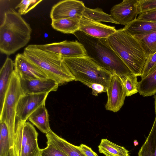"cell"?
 <instances>
[{
    "instance_id": "obj_1",
    "label": "cell",
    "mask_w": 156,
    "mask_h": 156,
    "mask_svg": "<svg viewBox=\"0 0 156 156\" xmlns=\"http://www.w3.org/2000/svg\"><path fill=\"white\" fill-rule=\"evenodd\" d=\"M88 56L101 67L121 78L133 74L109 44L107 38H98L78 30L74 34Z\"/></svg>"
},
{
    "instance_id": "obj_27",
    "label": "cell",
    "mask_w": 156,
    "mask_h": 156,
    "mask_svg": "<svg viewBox=\"0 0 156 156\" xmlns=\"http://www.w3.org/2000/svg\"><path fill=\"white\" fill-rule=\"evenodd\" d=\"M137 76L133 74L126 76L122 79L125 87L126 96H131L138 92Z\"/></svg>"
},
{
    "instance_id": "obj_2",
    "label": "cell",
    "mask_w": 156,
    "mask_h": 156,
    "mask_svg": "<svg viewBox=\"0 0 156 156\" xmlns=\"http://www.w3.org/2000/svg\"><path fill=\"white\" fill-rule=\"evenodd\" d=\"M107 40L132 72L140 76L148 58L146 49L140 41L123 28L117 30Z\"/></svg>"
},
{
    "instance_id": "obj_22",
    "label": "cell",
    "mask_w": 156,
    "mask_h": 156,
    "mask_svg": "<svg viewBox=\"0 0 156 156\" xmlns=\"http://www.w3.org/2000/svg\"><path fill=\"white\" fill-rule=\"evenodd\" d=\"M138 92L144 97L156 94V69L138 82Z\"/></svg>"
},
{
    "instance_id": "obj_12",
    "label": "cell",
    "mask_w": 156,
    "mask_h": 156,
    "mask_svg": "<svg viewBox=\"0 0 156 156\" xmlns=\"http://www.w3.org/2000/svg\"><path fill=\"white\" fill-rule=\"evenodd\" d=\"M14 71L20 80H32L48 78L37 66L29 61L23 54L19 53L15 58Z\"/></svg>"
},
{
    "instance_id": "obj_3",
    "label": "cell",
    "mask_w": 156,
    "mask_h": 156,
    "mask_svg": "<svg viewBox=\"0 0 156 156\" xmlns=\"http://www.w3.org/2000/svg\"><path fill=\"white\" fill-rule=\"evenodd\" d=\"M32 29L21 15L13 9L5 11L0 27V51L7 55L13 54L28 43Z\"/></svg>"
},
{
    "instance_id": "obj_30",
    "label": "cell",
    "mask_w": 156,
    "mask_h": 156,
    "mask_svg": "<svg viewBox=\"0 0 156 156\" xmlns=\"http://www.w3.org/2000/svg\"><path fill=\"white\" fill-rule=\"evenodd\" d=\"M156 69V52L148 56L140 76L142 79Z\"/></svg>"
},
{
    "instance_id": "obj_16",
    "label": "cell",
    "mask_w": 156,
    "mask_h": 156,
    "mask_svg": "<svg viewBox=\"0 0 156 156\" xmlns=\"http://www.w3.org/2000/svg\"><path fill=\"white\" fill-rule=\"evenodd\" d=\"M14 63L7 57L0 71V112H1L6 92L14 71Z\"/></svg>"
},
{
    "instance_id": "obj_6",
    "label": "cell",
    "mask_w": 156,
    "mask_h": 156,
    "mask_svg": "<svg viewBox=\"0 0 156 156\" xmlns=\"http://www.w3.org/2000/svg\"><path fill=\"white\" fill-rule=\"evenodd\" d=\"M23 94L19 78L14 71L0 112V121L6 123L9 133L12 136L15 135L17 132L16 108L20 98Z\"/></svg>"
},
{
    "instance_id": "obj_23",
    "label": "cell",
    "mask_w": 156,
    "mask_h": 156,
    "mask_svg": "<svg viewBox=\"0 0 156 156\" xmlns=\"http://www.w3.org/2000/svg\"><path fill=\"white\" fill-rule=\"evenodd\" d=\"M138 156H156V116L150 133L139 151Z\"/></svg>"
},
{
    "instance_id": "obj_29",
    "label": "cell",
    "mask_w": 156,
    "mask_h": 156,
    "mask_svg": "<svg viewBox=\"0 0 156 156\" xmlns=\"http://www.w3.org/2000/svg\"><path fill=\"white\" fill-rule=\"evenodd\" d=\"M47 146L41 149L39 156H68L54 145L48 141Z\"/></svg>"
},
{
    "instance_id": "obj_11",
    "label": "cell",
    "mask_w": 156,
    "mask_h": 156,
    "mask_svg": "<svg viewBox=\"0 0 156 156\" xmlns=\"http://www.w3.org/2000/svg\"><path fill=\"white\" fill-rule=\"evenodd\" d=\"M85 7L81 1H61L52 7L50 17L52 20L63 18H80L83 16Z\"/></svg>"
},
{
    "instance_id": "obj_10",
    "label": "cell",
    "mask_w": 156,
    "mask_h": 156,
    "mask_svg": "<svg viewBox=\"0 0 156 156\" xmlns=\"http://www.w3.org/2000/svg\"><path fill=\"white\" fill-rule=\"evenodd\" d=\"M140 13L138 0H124L110 10L111 16L118 24L125 26L136 19Z\"/></svg>"
},
{
    "instance_id": "obj_28",
    "label": "cell",
    "mask_w": 156,
    "mask_h": 156,
    "mask_svg": "<svg viewBox=\"0 0 156 156\" xmlns=\"http://www.w3.org/2000/svg\"><path fill=\"white\" fill-rule=\"evenodd\" d=\"M42 0H23L16 7L21 15H25L36 7Z\"/></svg>"
},
{
    "instance_id": "obj_15",
    "label": "cell",
    "mask_w": 156,
    "mask_h": 156,
    "mask_svg": "<svg viewBox=\"0 0 156 156\" xmlns=\"http://www.w3.org/2000/svg\"><path fill=\"white\" fill-rule=\"evenodd\" d=\"M20 80L24 94L49 93L57 90L59 86L55 81L49 78L32 80Z\"/></svg>"
},
{
    "instance_id": "obj_21",
    "label": "cell",
    "mask_w": 156,
    "mask_h": 156,
    "mask_svg": "<svg viewBox=\"0 0 156 156\" xmlns=\"http://www.w3.org/2000/svg\"><path fill=\"white\" fill-rule=\"evenodd\" d=\"M99 152L106 156H129L128 151L123 147L103 139L98 146Z\"/></svg>"
},
{
    "instance_id": "obj_33",
    "label": "cell",
    "mask_w": 156,
    "mask_h": 156,
    "mask_svg": "<svg viewBox=\"0 0 156 156\" xmlns=\"http://www.w3.org/2000/svg\"><path fill=\"white\" fill-rule=\"evenodd\" d=\"M92 89V94L95 96H97L98 94L103 92H106L107 88L103 85L95 84L92 85L90 87Z\"/></svg>"
},
{
    "instance_id": "obj_18",
    "label": "cell",
    "mask_w": 156,
    "mask_h": 156,
    "mask_svg": "<svg viewBox=\"0 0 156 156\" xmlns=\"http://www.w3.org/2000/svg\"><path fill=\"white\" fill-rule=\"evenodd\" d=\"M28 119L45 134L52 130L50 126L49 115L45 107V103L34 112L29 116Z\"/></svg>"
},
{
    "instance_id": "obj_4",
    "label": "cell",
    "mask_w": 156,
    "mask_h": 156,
    "mask_svg": "<svg viewBox=\"0 0 156 156\" xmlns=\"http://www.w3.org/2000/svg\"><path fill=\"white\" fill-rule=\"evenodd\" d=\"M23 54L59 86L75 80L61 55L38 48L34 44L28 45Z\"/></svg>"
},
{
    "instance_id": "obj_5",
    "label": "cell",
    "mask_w": 156,
    "mask_h": 156,
    "mask_svg": "<svg viewBox=\"0 0 156 156\" xmlns=\"http://www.w3.org/2000/svg\"><path fill=\"white\" fill-rule=\"evenodd\" d=\"M63 60L75 80L89 87L94 84H101L107 89L112 73L100 67L90 57H63Z\"/></svg>"
},
{
    "instance_id": "obj_32",
    "label": "cell",
    "mask_w": 156,
    "mask_h": 156,
    "mask_svg": "<svg viewBox=\"0 0 156 156\" xmlns=\"http://www.w3.org/2000/svg\"><path fill=\"white\" fill-rule=\"evenodd\" d=\"M137 19L147 21L156 22V9L140 13Z\"/></svg>"
},
{
    "instance_id": "obj_31",
    "label": "cell",
    "mask_w": 156,
    "mask_h": 156,
    "mask_svg": "<svg viewBox=\"0 0 156 156\" xmlns=\"http://www.w3.org/2000/svg\"><path fill=\"white\" fill-rule=\"evenodd\" d=\"M140 13L156 9V0H138Z\"/></svg>"
},
{
    "instance_id": "obj_8",
    "label": "cell",
    "mask_w": 156,
    "mask_h": 156,
    "mask_svg": "<svg viewBox=\"0 0 156 156\" xmlns=\"http://www.w3.org/2000/svg\"><path fill=\"white\" fill-rule=\"evenodd\" d=\"M49 93L26 94L22 95L16 106V120L25 122L30 115L45 102Z\"/></svg>"
},
{
    "instance_id": "obj_7",
    "label": "cell",
    "mask_w": 156,
    "mask_h": 156,
    "mask_svg": "<svg viewBox=\"0 0 156 156\" xmlns=\"http://www.w3.org/2000/svg\"><path fill=\"white\" fill-rule=\"evenodd\" d=\"M37 48L56 53L63 58L88 56L83 45L79 41H65L45 44H34Z\"/></svg>"
},
{
    "instance_id": "obj_13",
    "label": "cell",
    "mask_w": 156,
    "mask_h": 156,
    "mask_svg": "<svg viewBox=\"0 0 156 156\" xmlns=\"http://www.w3.org/2000/svg\"><path fill=\"white\" fill-rule=\"evenodd\" d=\"M38 133L34 126L26 122L23 128L20 156H39L41 149L38 144Z\"/></svg>"
},
{
    "instance_id": "obj_25",
    "label": "cell",
    "mask_w": 156,
    "mask_h": 156,
    "mask_svg": "<svg viewBox=\"0 0 156 156\" xmlns=\"http://www.w3.org/2000/svg\"><path fill=\"white\" fill-rule=\"evenodd\" d=\"M0 156H10L8 130L6 123L0 121Z\"/></svg>"
},
{
    "instance_id": "obj_24",
    "label": "cell",
    "mask_w": 156,
    "mask_h": 156,
    "mask_svg": "<svg viewBox=\"0 0 156 156\" xmlns=\"http://www.w3.org/2000/svg\"><path fill=\"white\" fill-rule=\"evenodd\" d=\"M82 16L98 22H105L118 24L110 15L104 12L102 9L98 7L91 9L86 7Z\"/></svg>"
},
{
    "instance_id": "obj_17",
    "label": "cell",
    "mask_w": 156,
    "mask_h": 156,
    "mask_svg": "<svg viewBox=\"0 0 156 156\" xmlns=\"http://www.w3.org/2000/svg\"><path fill=\"white\" fill-rule=\"evenodd\" d=\"M47 141L54 145L68 156H86L80 149L60 137L52 130L46 134Z\"/></svg>"
},
{
    "instance_id": "obj_9",
    "label": "cell",
    "mask_w": 156,
    "mask_h": 156,
    "mask_svg": "<svg viewBox=\"0 0 156 156\" xmlns=\"http://www.w3.org/2000/svg\"><path fill=\"white\" fill-rule=\"evenodd\" d=\"M108 99L105 106L106 110L116 112L123 106L126 92L121 77L116 73L112 74L107 88Z\"/></svg>"
},
{
    "instance_id": "obj_14",
    "label": "cell",
    "mask_w": 156,
    "mask_h": 156,
    "mask_svg": "<svg viewBox=\"0 0 156 156\" xmlns=\"http://www.w3.org/2000/svg\"><path fill=\"white\" fill-rule=\"evenodd\" d=\"M114 27L108 26L82 16L80 21L79 30L94 37L107 38L115 33Z\"/></svg>"
},
{
    "instance_id": "obj_34",
    "label": "cell",
    "mask_w": 156,
    "mask_h": 156,
    "mask_svg": "<svg viewBox=\"0 0 156 156\" xmlns=\"http://www.w3.org/2000/svg\"><path fill=\"white\" fill-rule=\"evenodd\" d=\"M80 148L82 152L86 156H98L90 147L83 144H81Z\"/></svg>"
},
{
    "instance_id": "obj_20",
    "label": "cell",
    "mask_w": 156,
    "mask_h": 156,
    "mask_svg": "<svg viewBox=\"0 0 156 156\" xmlns=\"http://www.w3.org/2000/svg\"><path fill=\"white\" fill-rule=\"evenodd\" d=\"M80 18H63L52 20V28L64 34H74L79 30Z\"/></svg>"
},
{
    "instance_id": "obj_35",
    "label": "cell",
    "mask_w": 156,
    "mask_h": 156,
    "mask_svg": "<svg viewBox=\"0 0 156 156\" xmlns=\"http://www.w3.org/2000/svg\"><path fill=\"white\" fill-rule=\"evenodd\" d=\"M154 104L155 108V116H156V94L154 95Z\"/></svg>"
},
{
    "instance_id": "obj_26",
    "label": "cell",
    "mask_w": 156,
    "mask_h": 156,
    "mask_svg": "<svg viewBox=\"0 0 156 156\" xmlns=\"http://www.w3.org/2000/svg\"><path fill=\"white\" fill-rule=\"evenodd\" d=\"M134 36L143 44L147 51L148 56L156 52V31L146 35Z\"/></svg>"
},
{
    "instance_id": "obj_19",
    "label": "cell",
    "mask_w": 156,
    "mask_h": 156,
    "mask_svg": "<svg viewBox=\"0 0 156 156\" xmlns=\"http://www.w3.org/2000/svg\"><path fill=\"white\" fill-rule=\"evenodd\" d=\"M123 28L133 36L146 35L156 31V22L136 19L125 26Z\"/></svg>"
}]
</instances>
